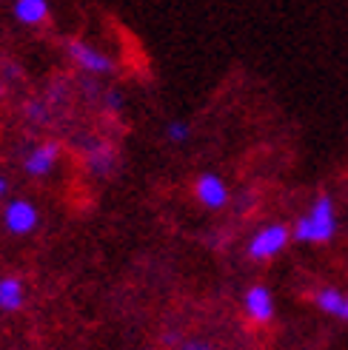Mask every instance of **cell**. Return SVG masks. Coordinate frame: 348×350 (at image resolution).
<instances>
[{"label":"cell","mask_w":348,"mask_h":350,"mask_svg":"<svg viewBox=\"0 0 348 350\" xmlns=\"http://www.w3.org/2000/svg\"><path fill=\"white\" fill-rule=\"evenodd\" d=\"M195 200L206 211H225L234 202V191L229 185V180L217 171H203L195 177Z\"/></svg>","instance_id":"obj_5"},{"label":"cell","mask_w":348,"mask_h":350,"mask_svg":"<svg viewBox=\"0 0 348 350\" xmlns=\"http://www.w3.org/2000/svg\"><path fill=\"white\" fill-rule=\"evenodd\" d=\"M26 305V285L21 276H0V310L17 313Z\"/></svg>","instance_id":"obj_11"},{"label":"cell","mask_w":348,"mask_h":350,"mask_svg":"<svg viewBox=\"0 0 348 350\" xmlns=\"http://www.w3.org/2000/svg\"><path fill=\"white\" fill-rule=\"evenodd\" d=\"M291 234L297 245L306 248H323L332 245L340 234V205L332 194H314L306 208L291 222Z\"/></svg>","instance_id":"obj_1"},{"label":"cell","mask_w":348,"mask_h":350,"mask_svg":"<svg viewBox=\"0 0 348 350\" xmlns=\"http://www.w3.org/2000/svg\"><path fill=\"white\" fill-rule=\"evenodd\" d=\"M6 194H9V183L6 177H0V200H6Z\"/></svg>","instance_id":"obj_17"},{"label":"cell","mask_w":348,"mask_h":350,"mask_svg":"<svg viewBox=\"0 0 348 350\" xmlns=\"http://www.w3.org/2000/svg\"><path fill=\"white\" fill-rule=\"evenodd\" d=\"M60 160H63V146L58 143V139H43V143L32 146L23 154V171L32 180H43L58 168Z\"/></svg>","instance_id":"obj_7"},{"label":"cell","mask_w":348,"mask_h":350,"mask_svg":"<svg viewBox=\"0 0 348 350\" xmlns=\"http://www.w3.org/2000/svg\"><path fill=\"white\" fill-rule=\"evenodd\" d=\"M240 310L254 327H269L277 319V296L266 282H251L240 296Z\"/></svg>","instance_id":"obj_4"},{"label":"cell","mask_w":348,"mask_h":350,"mask_svg":"<svg viewBox=\"0 0 348 350\" xmlns=\"http://www.w3.org/2000/svg\"><path fill=\"white\" fill-rule=\"evenodd\" d=\"M294 242V234H291V225L280 222V219H269L263 225L249 234L246 239V259L254 262V265H269V262L280 259Z\"/></svg>","instance_id":"obj_2"},{"label":"cell","mask_w":348,"mask_h":350,"mask_svg":"<svg viewBox=\"0 0 348 350\" xmlns=\"http://www.w3.org/2000/svg\"><path fill=\"white\" fill-rule=\"evenodd\" d=\"M63 51H66L69 60H72L86 77L100 80V77H112V75L117 72V60H114L112 55H106V51H103L100 46L89 43V40L69 38V40L63 43Z\"/></svg>","instance_id":"obj_3"},{"label":"cell","mask_w":348,"mask_h":350,"mask_svg":"<svg viewBox=\"0 0 348 350\" xmlns=\"http://www.w3.org/2000/svg\"><path fill=\"white\" fill-rule=\"evenodd\" d=\"M0 219H3V228H6L12 237H29V234L38 231L40 211H38V205H34L32 200L14 197V200H6Z\"/></svg>","instance_id":"obj_6"},{"label":"cell","mask_w":348,"mask_h":350,"mask_svg":"<svg viewBox=\"0 0 348 350\" xmlns=\"http://www.w3.org/2000/svg\"><path fill=\"white\" fill-rule=\"evenodd\" d=\"M100 106H103V111H109V114H120L123 106H126V97H123L120 89H103L100 92Z\"/></svg>","instance_id":"obj_13"},{"label":"cell","mask_w":348,"mask_h":350,"mask_svg":"<svg viewBox=\"0 0 348 350\" xmlns=\"http://www.w3.org/2000/svg\"><path fill=\"white\" fill-rule=\"evenodd\" d=\"M80 154H83V163L89 168V174L95 177H109L114 171V146L106 143V139H97V137H89L86 134L80 139Z\"/></svg>","instance_id":"obj_9"},{"label":"cell","mask_w":348,"mask_h":350,"mask_svg":"<svg viewBox=\"0 0 348 350\" xmlns=\"http://www.w3.org/2000/svg\"><path fill=\"white\" fill-rule=\"evenodd\" d=\"M12 14H14L17 23H23L29 29H38V26H43L49 21L51 6H49V0H14Z\"/></svg>","instance_id":"obj_10"},{"label":"cell","mask_w":348,"mask_h":350,"mask_svg":"<svg viewBox=\"0 0 348 350\" xmlns=\"http://www.w3.org/2000/svg\"><path fill=\"white\" fill-rule=\"evenodd\" d=\"M166 139L171 146H186L191 139V122L188 120H169L166 122Z\"/></svg>","instance_id":"obj_12"},{"label":"cell","mask_w":348,"mask_h":350,"mask_svg":"<svg viewBox=\"0 0 348 350\" xmlns=\"http://www.w3.org/2000/svg\"><path fill=\"white\" fill-rule=\"evenodd\" d=\"M26 120L34 122V126H43V122L49 120L46 103H40V100H29V103H26Z\"/></svg>","instance_id":"obj_14"},{"label":"cell","mask_w":348,"mask_h":350,"mask_svg":"<svg viewBox=\"0 0 348 350\" xmlns=\"http://www.w3.org/2000/svg\"><path fill=\"white\" fill-rule=\"evenodd\" d=\"M174 350H217L212 339L206 336H186V339H177Z\"/></svg>","instance_id":"obj_15"},{"label":"cell","mask_w":348,"mask_h":350,"mask_svg":"<svg viewBox=\"0 0 348 350\" xmlns=\"http://www.w3.org/2000/svg\"><path fill=\"white\" fill-rule=\"evenodd\" d=\"M311 305H314V310L323 313V317L348 325V288L320 285L311 291Z\"/></svg>","instance_id":"obj_8"},{"label":"cell","mask_w":348,"mask_h":350,"mask_svg":"<svg viewBox=\"0 0 348 350\" xmlns=\"http://www.w3.org/2000/svg\"><path fill=\"white\" fill-rule=\"evenodd\" d=\"M234 202H237V211H249V208H254V194H240Z\"/></svg>","instance_id":"obj_16"}]
</instances>
